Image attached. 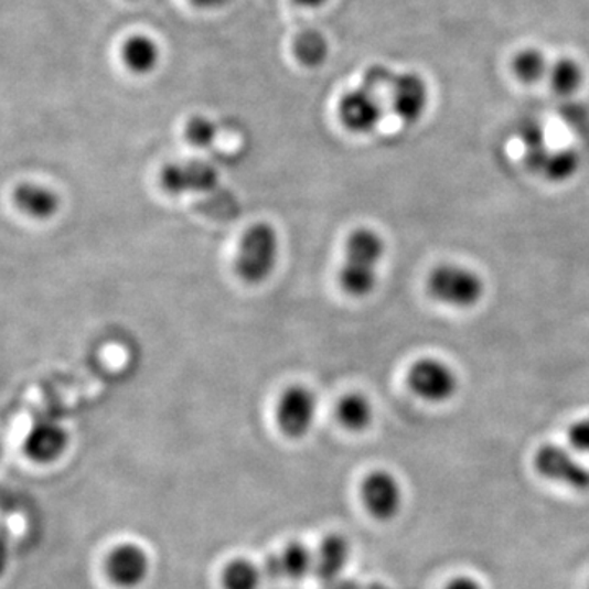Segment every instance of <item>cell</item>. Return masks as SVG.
<instances>
[{
	"label": "cell",
	"mask_w": 589,
	"mask_h": 589,
	"mask_svg": "<svg viewBox=\"0 0 589 589\" xmlns=\"http://www.w3.org/2000/svg\"><path fill=\"white\" fill-rule=\"evenodd\" d=\"M10 545L7 537L0 536V580L6 577L7 570L10 567Z\"/></svg>",
	"instance_id": "484cf974"
},
{
	"label": "cell",
	"mask_w": 589,
	"mask_h": 589,
	"mask_svg": "<svg viewBox=\"0 0 589 589\" xmlns=\"http://www.w3.org/2000/svg\"><path fill=\"white\" fill-rule=\"evenodd\" d=\"M551 63L539 49L521 50L513 60V73L520 83L534 86L547 79Z\"/></svg>",
	"instance_id": "ffe728a7"
},
{
	"label": "cell",
	"mask_w": 589,
	"mask_h": 589,
	"mask_svg": "<svg viewBox=\"0 0 589 589\" xmlns=\"http://www.w3.org/2000/svg\"><path fill=\"white\" fill-rule=\"evenodd\" d=\"M67 446H69L67 429L54 419H42L26 435L23 452L30 462L50 465L66 453Z\"/></svg>",
	"instance_id": "7c38bea8"
},
{
	"label": "cell",
	"mask_w": 589,
	"mask_h": 589,
	"mask_svg": "<svg viewBox=\"0 0 589 589\" xmlns=\"http://www.w3.org/2000/svg\"><path fill=\"white\" fill-rule=\"evenodd\" d=\"M314 550L301 544L292 542L286 545L280 554L270 555L264 564V577L270 580H303L308 575L313 574Z\"/></svg>",
	"instance_id": "4fadbf2b"
},
{
	"label": "cell",
	"mask_w": 589,
	"mask_h": 589,
	"mask_svg": "<svg viewBox=\"0 0 589 589\" xmlns=\"http://www.w3.org/2000/svg\"><path fill=\"white\" fill-rule=\"evenodd\" d=\"M443 589H483L482 585L475 580V578L467 577V575H460V577L453 578L447 583Z\"/></svg>",
	"instance_id": "d4e9b609"
},
{
	"label": "cell",
	"mask_w": 589,
	"mask_h": 589,
	"mask_svg": "<svg viewBox=\"0 0 589 589\" xmlns=\"http://www.w3.org/2000/svg\"><path fill=\"white\" fill-rule=\"evenodd\" d=\"M264 574L254 561L235 558L223 570L222 581L225 589H257Z\"/></svg>",
	"instance_id": "7402d4cb"
},
{
	"label": "cell",
	"mask_w": 589,
	"mask_h": 589,
	"mask_svg": "<svg viewBox=\"0 0 589 589\" xmlns=\"http://www.w3.org/2000/svg\"><path fill=\"white\" fill-rule=\"evenodd\" d=\"M568 442L575 452L589 457V418L575 421L568 429Z\"/></svg>",
	"instance_id": "cb8c5ba5"
},
{
	"label": "cell",
	"mask_w": 589,
	"mask_h": 589,
	"mask_svg": "<svg viewBox=\"0 0 589 589\" xmlns=\"http://www.w3.org/2000/svg\"><path fill=\"white\" fill-rule=\"evenodd\" d=\"M280 236L270 223L259 222L246 229L236 254L235 269L249 286L266 282L277 269Z\"/></svg>",
	"instance_id": "7a4b0ae2"
},
{
	"label": "cell",
	"mask_w": 589,
	"mask_h": 589,
	"mask_svg": "<svg viewBox=\"0 0 589 589\" xmlns=\"http://www.w3.org/2000/svg\"><path fill=\"white\" fill-rule=\"evenodd\" d=\"M294 2L303 7H310V9H317V7L324 6L328 0H294Z\"/></svg>",
	"instance_id": "f1b7e54d"
},
{
	"label": "cell",
	"mask_w": 589,
	"mask_h": 589,
	"mask_svg": "<svg viewBox=\"0 0 589 589\" xmlns=\"http://www.w3.org/2000/svg\"><path fill=\"white\" fill-rule=\"evenodd\" d=\"M408 387L428 403H447L459 390V375L438 357L418 358L408 371Z\"/></svg>",
	"instance_id": "277c9868"
},
{
	"label": "cell",
	"mask_w": 589,
	"mask_h": 589,
	"mask_svg": "<svg viewBox=\"0 0 589 589\" xmlns=\"http://www.w3.org/2000/svg\"><path fill=\"white\" fill-rule=\"evenodd\" d=\"M294 56L307 67H320L330 56V42L320 32H303L294 42Z\"/></svg>",
	"instance_id": "44dd1931"
},
{
	"label": "cell",
	"mask_w": 589,
	"mask_h": 589,
	"mask_svg": "<svg viewBox=\"0 0 589 589\" xmlns=\"http://www.w3.org/2000/svg\"><path fill=\"white\" fill-rule=\"evenodd\" d=\"M387 256V243L368 226L355 228L345 242L344 264L340 270L341 289L352 298H365L377 289L378 269Z\"/></svg>",
	"instance_id": "6da1fadb"
},
{
	"label": "cell",
	"mask_w": 589,
	"mask_h": 589,
	"mask_svg": "<svg viewBox=\"0 0 589 589\" xmlns=\"http://www.w3.org/2000/svg\"><path fill=\"white\" fill-rule=\"evenodd\" d=\"M364 585L358 581L352 580V578L340 577L336 580L324 583L323 589H362Z\"/></svg>",
	"instance_id": "4316f807"
},
{
	"label": "cell",
	"mask_w": 589,
	"mask_h": 589,
	"mask_svg": "<svg viewBox=\"0 0 589 589\" xmlns=\"http://www.w3.org/2000/svg\"><path fill=\"white\" fill-rule=\"evenodd\" d=\"M388 93L392 111L401 124L411 127L421 121L429 107V87L419 74H395Z\"/></svg>",
	"instance_id": "9c48e42d"
},
{
	"label": "cell",
	"mask_w": 589,
	"mask_h": 589,
	"mask_svg": "<svg viewBox=\"0 0 589 589\" xmlns=\"http://www.w3.org/2000/svg\"><path fill=\"white\" fill-rule=\"evenodd\" d=\"M338 111L345 130L355 135H368L377 130L385 115L377 90L367 86L344 94Z\"/></svg>",
	"instance_id": "52a82bcc"
},
{
	"label": "cell",
	"mask_w": 589,
	"mask_h": 589,
	"mask_svg": "<svg viewBox=\"0 0 589 589\" xmlns=\"http://www.w3.org/2000/svg\"><path fill=\"white\" fill-rule=\"evenodd\" d=\"M191 2L200 9H219V7L228 6L232 0H191Z\"/></svg>",
	"instance_id": "83f0119b"
},
{
	"label": "cell",
	"mask_w": 589,
	"mask_h": 589,
	"mask_svg": "<svg viewBox=\"0 0 589 589\" xmlns=\"http://www.w3.org/2000/svg\"><path fill=\"white\" fill-rule=\"evenodd\" d=\"M15 208L33 219H50L60 212L61 199L49 185L22 182L12 194Z\"/></svg>",
	"instance_id": "5bb4252c"
},
{
	"label": "cell",
	"mask_w": 589,
	"mask_h": 589,
	"mask_svg": "<svg viewBox=\"0 0 589 589\" xmlns=\"http://www.w3.org/2000/svg\"><path fill=\"white\" fill-rule=\"evenodd\" d=\"M121 57H124L125 66H127L131 73L143 76V74L152 73V71L159 66V61H161V49H159L154 39L138 33V35L130 36V39L124 43Z\"/></svg>",
	"instance_id": "2e32d148"
},
{
	"label": "cell",
	"mask_w": 589,
	"mask_h": 589,
	"mask_svg": "<svg viewBox=\"0 0 589 589\" xmlns=\"http://www.w3.org/2000/svg\"><path fill=\"white\" fill-rule=\"evenodd\" d=\"M349 558H351L349 540L340 534H330L314 550V577L323 583L336 580L343 575Z\"/></svg>",
	"instance_id": "9a60e30c"
},
{
	"label": "cell",
	"mask_w": 589,
	"mask_h": 589,
	"mask_svg": "<svg viewBox=\"0 0 589 589\" xmlns=\"http://www.w3.org/2000/svg\"><path fill=\"white\" fill-rule=\"evenodd\" d=\"M365 510L375 520H395L403 506V490L398 479L387 470H374L365 476L361 486Z\"/></svg>",
	"instance_id": "30bf717a"
},
{
	"label": "cell",
	"mask_w": 589,
	"mask_h": 589,
	"mask_svg": "<svg viewBox=\"0 0 589 589\" xmlns=\"http://www.w3.org/2000/svg\"><path fill=\"white\" fill-rule=\"evenodd\" d=\"M159 181L171 195L206 194L219 184V172L210 162H171L162 169Z\"/></svg>",
	"instance_id": "ba28073f"
},
{
	"label": "cell",
	"mask_w": 589,
	"mask_h": 589,
	"mask_svg": "<svg viewBox=\"0 0 589 589\" xmlns=\"http://www.w3.org/2000/svg\"><path fill=\"white\" fill-rule=\"evenodd\" d=\"M318 415V398L303 385H292L277 403V425L290 439H301L311 431Z\"/></svg>",
	"instance_id": "8992f818"
},
{
	"label": "cell",
	"mask_w": 589,
	"mask_h": 589,
	"mask_svg": "<svg viewBox=\"0 0 589 589\" xmlns=\"http://www.w3.org/2000/svg\"><path fill=\"white\" fill-rule=\"evenodd\" d=\"M426 290L438 303L457 310H469L482 301L486 289L476 270L462 264H442L429 274Z\"/></svg>",
	"instance_id": "3957f363"
},
{
	"label": "cell",
	"mask_w": 589,
	"mask_h": 589,
	"mask_svg": "<svg viewBox=\"0 0 589 589\" xmlns=\"http://www.w3.org/2000/svg\"><path fill=\"white\" fill-rule=\"evenodd\" d=\"M151 568L149 555L140 545L125 542L111 548L105 560L108 580L120 588H137L147 580Z\"/></svg>",
	"instance_id": "8fae6325"
},
{
	"label": "cell",
	"mask_w": 589,
	"mask_h": 589,
	"mask_svg": "<svg viewBox=\"0 0 589 589\" xmlns=\"http://www.w3.org/2000/svg\"><path fill=\"white\" fill-rule=\"evenodd\" d=\"M547 81L557 96L570 98L583 87L585 69L574 57H560L551 63Z\"/></svg>",
	"instance_id": "d6986e66"
},
{
	"label": "cell",
	"mask_w": 589,
	"mask_h": 589,
	"mask_svg": "<svg viewBox=\"0 0 589 589\" xmlns=\"http://www.w3.org/2000/svg\"><path fill=\"white\" fill-rule=\"evenodd\" d=\"M537 473L550 482L575 491L589 490V467L567 447L544 443L534 456Z\"/></svg>",
	"instance_id": "5b68a950"
},
{
	"label": "cell",
	"mask_w": 589,
	"mask_h": 589,
	"mask_svg": "<svg viewBox=\"0 0 589 589\" xmlns=\"http://www.w3.org/2000/svg\"><path fill=\"white\" fill-rule=\"evenodd\" d=\"M218 125L205 115H195L185 125V138L194 148L208 149L218 138Z\"/></svg>",
	"instance_id": "603a6c76"
},
{
	"label": "cell",
	"mask_w": 589,
	"mask_h": 589,
	"mask_svg": "<svg viewBox=\"0 0 589 589\" xmlns=\"http://www.w3.org/2000/svg\"><path fill=\"white\" fill-rule=\"evenodd\" d=\"M2 452H3V447H2V441H0V460H2Z\"/></svg>",
	"instance_id": "4dcf8cb0"
},
{
	"label": "cell",
	"mask_w": 589,
	"mask_h": 589,
	"mask_svg": "<svg viewBox=\"0 0 589 589\" xmlns=\"http://www.w3.org/2000/svg\"><path fill=\"white\" fill-rule=\"evenodd\" d=\"M581 158L575 149H548L534 172L550 182L570 181L580 171Z\"/></svg>",
	"instance_id": "e0dca14e"
},
{
	"label": "cell",
	"mask_w": 589,
	"mask_h": 589,
	"mask_svg": "<svg viewBox=\"0 0 589 589\" xmlns=\"http://www.w3.org/2000/svg\"><path fill=\"white\" fill-rule=\"evenodd\" d=\"M336 416L349 431H365L374 421V405L362 393H349L338 403Z\"/></svg>",
	"instance_id": "ac0fdd59"
},
{
	"label": "cell",
	"mask_w": 589,
	"mask_h": 589,
	"mask_svg": "<svg viewBox=\"0 0 589 589\" xmlns=\"http://www.w3.org/2000/svg\"><path fill=\"white\" fill-rule=\"evenodd\" d=\"M362 589H392V588L387 587V585H384V583H367V585H364Z\"/></svg>",
	"instance_id": "f546056e"
}]
</instances>
